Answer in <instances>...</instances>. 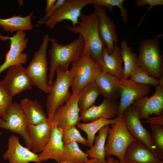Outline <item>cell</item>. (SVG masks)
Returning <instances> with one entry per match:
<instances>
[{"label":"cell","instance_id":"obj_36","mask_svg":"<svg viewBox=\"0 0 163 163\" xmlns=\"http://www.w3.org/2000/svg\"><path fill=\"white\" fill-rule=\"evenodd\" d=\"M66 0H56L53 7L43 18L38 21V23L39 24H45L55 11L64 3Z\"/></svg>","mask_w":163,"mask_h":163},{"label":"cell","instance_id":"obj_5","mask_svg":"<svg viewBox=\"0 0 163 163\" xmlns=\"http://www.w3.org/2000/svg\"><path fill=\"white\" fill-rule=\"evenodd\" d=\"M115 123L111 125L108 133L105 146L106 158L114 155L120 163H126L125 159L126 151L129 145L136 139L128 131L124 121L123 113L117 114Z\"/></svg>","mask_w":163,"mask_h":163},{"label":"cell","instance_id":"obj_11","mask_svg":"<svg viewBox=\"0 0 163 163\" xmlns=\"http://www.w3.org/2000/svg\"><path fill=\"white\" fill-rule=\"evenodd\" d=\"M5 76L0 82L11 97L21 91L30 89L33 83L25 69L21 65L8 67Z\"/></svg>","mask_w":163,"mask_h":163},{"label":"cell","instance_id":"obj_43","mask_svg":"<svg viewBox=\"0 0 163 163\" xmlns=\"http://www.w3.org/2000/svg\"><path fill=\"white\" fill-rule=\"evenodd\" d=\"M160 163H163V161H161V162Z\"/></svg>","mask_w":163,"mask_h":163},{"label":"cell","instance_id":"obj_8","mask_svg":"<svg viewBox=\"0 0 163 163\" xmlns=\"http://www.w3.org/2000/svg\"><path fill=\"white\" fill-rule=\"evenodd\" d=\"M25 117L19 104L13 103L5 115L0 118V128L8 130L21 135L26 147L32 148V143L28 131Z\"/></svg>","mask_w":163,"mask_h":163},{"label":"cell","instance_id":"obj_18","mask_svg":"<svg viewBox=\"0 0 163 163\" xmlns=\"http://www.w3.org/2000/svg\"><path fill=\"white\" fill-rule=\"evenodd\" d=\"M8 145V149L3 154L2 157L4 160H7L8 163H29L30 162L41 163L38 155L21 145L18 137L10 135Z\"/></svg>","mask_w":163,"mask_h":163},{"label":"cell","instance_id":"obj_25","mask_svg":"<svg viewBox=\"0 0 163 163\" xmlns=\"http://www.w3.org/2000/svg\"><path fill=\"white\" fill-rule=\"evenodd\" d=\"M33 14V12H32L23 17L21 15H15L8 18H0V25L4 31L11 33L15 31L30 30L33 28L31 22Z\"/></svg>","mask_w":163,"mask_h":163},{"label":"cell","instance_id":"obj_22","mask_svg":"<svg viewBox=\"0 0 163 163\" xmlns=\"http://www.w3.org/2000/svg\"><path fill=\"white\" fill-rule=\"evenodd\" d=\"M52 122L48 119L36 125L28 126V131L32 143V151L36 154L41 152L50 138Z\"/></svg>","mask_w":163,"mask_h":163},{"label":"cell","instance_id":"obj_27","mask_svg":"<svg viewBox=\"0 0 163 163\" xmlns=\"http://www.w3.org/2000/svg\"><path fill=\"white\" fill-rule=\"evenodd\" d=\"M117 120V117L112 119L101 118L88 123H78L76 125L77 128L87 134L88 146L90 148L94 144L96 133L103 126L114 124Z\"/></svg>","mask_w":163,"mask_h":163},{"label":"cell","instance_id":"obj_23","mask_svg":"<svg viewBox=\"0 0 163 163\" xmlns=\"http://www.w3.org/2000/svg\"><path fill=\"white\" fill-rule=\"evenodd\" d=\"M19 104L25 115L28 126L37 125L48 120L42 106L36 100L24 98L21 100Z\"/></svg>","mask_w":163,"mask_h":163},{"label":"cell","instance_id":"obj_31","mask_svg":"<svg viewBox=\"0 0 163 163\" xmlns=\"http://www.w3.org/2000/svg\"><path fill=\"white\" fill-rule=\"evenodd\" d=\"M129 77V79L132 81L141 84L156 87L160 83V79L151 76L142 67L139 66L132 71Z\"/></svg>","mask_w":163,"mask_h":163},{"label":"cell","instance_id":"obj_15","mask_svg":"<svg viewBox=\"0 0 163 163\" xmlns=\"http://www.w3.org/2000/svg\"><path fill=\"white\" fill-rule=\"evenodd\" d=\"M62 129L58 127L56 122H52L50 139L42 151L38 155L41 163L52 159L59 163L63 161L64 143L62 140Z\"/></svg>","mask_w":163,"mask_h":163},{"label":"cell","instance_id":"obj_6","mask_svg":"<svg viewBox=\"0 0 163 163\" xmlns=\"http://www.w3.org/2000/svg\"><path fill=\"white\" fill-rule=\"evenodd\" d=\"M55 80L50 87L48 94L46 107L48 120L53 121L54 112L59 106L67 102L71 98L72 93L69 89L70 87L72 73L70 69L66 72L57 70Z\"/></svg>","mask_w":163,"mask_h":163},{"label":"cell","instance_id":"obj_40","mask_svg":"<svg viewBox=\"0 0 163 163\" xmlns=\"http://www.w3.org/2000/svg\"><path fill=\"white\" fill-rule=\"evenodd\" d=\"M114 159L113 157H109L107 158L106 163H113Z\"/></svg>","mask_w":163,"mask_h":163},{"label":"cell","instance_id":"obj_33","mask_svg":"<svg viewBox=\"0 0 163 163\" xmlns=\"http://www.w3.org/2000/svg\"><path fill=\"white\" fill-rule=\"evenodd\" d=\"M62 140L64 145L72 142L88 146L87 139L83 137L75 126L66 127L62 129Z\"/></svg>","mask_w":163,"mask_h":163},{"label":"cell","instance_id":"obj_4","mask_svg":"<svg viewBox=\"0 0 163 163\" xmlns=\"http://www.w3.org/2000/svg\"><path fill=\"white\" fill-rule=\"evenodd\" d=\"M71 64L70 87L72 94H77L84 87L95 81L102 71L99 64L88 53H83Z\"/></svg>","mask_w":163,"mask_h":163},{"label":"cell","instance_id":"obj_16","mask_svg":"<svg viewBox=\"0 0 163 163\" xmlns=\"http://www.w3.org/2000/svg\"><path fill=\"white\" fill-rule=\"evenodd\" d=\"M80 111L77 94H72L70 99L64 105H61L56 109L53 121L56 122L58 127L62 129L71 126H75L81 120L79 115Z\"/></svg>","mask_w":163,"mask_h":163},{"label":"cell","instance_id":"obj_17","mask_svg":"<svg viewBox=\"0 0 163 163\" xmlns=\"http://www.w3.org/2000/svg\"><path fill=\"white\" fill-rule=\"evenodd\" d=\"M99 18V30L101 38L109 54L114 49V43H117L119 39L113 21L107 14L105 8L92 4Z\"/></svg>","mask_w":163,"mask_h":163},{"label":"cell","instance_id":"obj_42","mask_svg":"<svg viewBox=\"0 0 163 163\" xmlns=\"http://www.w3.org/2000/svg\"><path fill=\"white\" fill-rule=\"evenodd\" d=\"M59 163H69V162H66V161H62Z\"/></svg>","mask_w":163,"mask_h":163},{"label":"cell","instance_id":"obj_14","mask_svg":"<svg viewBox=\"0 0 163 163\" xmlns=\"http://www.w3.org/2000/svg\"><path fill=\"white\" fill-rule=\"evenodd\" d=\"M123 115L129 133L136 140L145 145L157 156L152 144L151 133L142 125L136 109L132 104L125 110Z\"/></svg>","mask_w":163,"mask_h":163},{"label":"cell","instance_id":"obj_38","mask_svg":"<svg viewBox=\"0 0 163 163\" xmlns=\"http://www.w3.org/2000/svg\"><path fill=\"white\" fill-rule=\"evenodd\" d=\"M56 0H46L45 7V14H46L55 5Z\"/></svg>","mask_w":163,"mask_h":163},{"label":"cell","instance_id":"obj_37","mask_svg":"<svg viewBox=\"0 0 163 163\" xmlns=\"http://www.w3.org/2000/svg\"><path fill=\"white\" fill-rule=\"evenodd\" d=\"M145 122L152 125L163 126V115L150 117L149 116L144 118Z\"/></svg>","mask_w":163,"mask_h":163},{"label":"cell","instance_id":"obj_9","mask_svg":"<svg viewBox=\"0 0 163 163\" xmlns=\"http://www.w3.org/2000/svg\"><path fill=\"white\" fill-rule=\"evenodd\" d=\"M0 39L6 41L9 39L10 48L5 57L4 62L0 66V75L9 66L24 64L28 55L22 52L27 47L28 39L24 31H18L12 37L3 36L0 34Z\"/></svg>","mask_w":163,"mask_h":163},{"label":"cell","instance_id":"obj_7","mask_svg":"<svg viewBox=\"0 0 163 163\" xmlns=\"http://www.w3.org/2000/svg\"><path fill=\"white\" fill-rule=\"evenodd\" d=\"M50 39L48 35H44L38 50L34 53L33 58L26 69L33 85L47 94L50 91L47 79L48 68L46 56Z\"/></svg>","mask_w":163,"mask_h":163},{"label":"cell","instance_id":"obj_35","mask_svg":"<svg viewBox=\"0 0 163 163\" xmlns=\"http://www.w3.org/2000/svg\"><path fill=\"white\" fill-rule=\"evenodd\" d=\"M12 97L0 82V117H3L12 104Z\"/></svg>","mask_w":163,"mask_h":163},{"label":"cell","instance_id":"obj_21","mask_svg":"<svg viewBox=\"0 0 163 163\" xmlns=\"http://www.w3.org/2000/svg\"><path fill=\"white\" fill-rule=\"evenodd\" d=\"M103 65L102 70L120 81L123 79V67L120 48L117 43H114V49L111 54L108 52L105 46L103 48Z\"/></svg>","mask_w":163,"mask_h":163},{"label":"cell","instance_id":"obj_30","mask_svg":"<svg viewBox=\"0 0 163 163\" xmlns=\"http://www.w3.org/2000/svg\"><path fill=\"white\" fill-rule=\"evenodd\" d=\"M63 156V161L70 163H85L89 160L75 142L64 145Z\"/></svg>","mask_w":163,"mask_h":163},{"label":"cell","instance_id":"obj_26","mask_svg":"<svg viewBox=\"0 0 163 163\" xmlns=\"http://www.w3.org/2000/svg\"><path fill=\"white\" fill-rule=\"evenodd\" d=\"M110 128V125H107L102 127L98 131L97 135L94 137L93 146L87 149L85 152L89 158L97 159L102 163H106L105 143Z\"/></svg>","mask_w":163,"mask_h":163},{"label":"cell","instance_id":"obj_39","mask_svg":"<svg viewBox=\"0 0 163 163\" xmlns=\"http://www.w3.org/2000/svg\"><path fill=\"white\" fill-rule=\"evenodd\" d=\"M85 163H102L99 160L94 158H91Z\"/></svg>","mask_w":163,"mask_h":163},{"label":"cell","instance_id":"obj_12","mask_svg":"<svg viewBox=\"0 0 163 163\" xmlns=\"http://www.w3.org/2000/svg\"><path fill=\"white\" fill-rule=\"evenodd\" d=\"M119 89L120 100L117 114H122L135 101L151 92V85L136 83L128 79L120 81Z\"/></svg>","mask_w":163,"mask_h":163},{"label":"cell","instance_id":"obj_34","mask_svg":"<svg viewBox=\"0 0 163 163\" xmlns=\"http://www.w3.org/2000/svg\"><path fill=\"white\" fill-rule=\"evenodd\" d=\"M124 0H92L91 4L96 5L108 8L110 12L113 8L117 6L120 10V15L123 23H126L128 19V10L123 7Z\"/></svg>","mask_w":163,"mask_h":163},{"label":"cell","instance_id":"obj_24","mask_svg":"<svg viewBox=\"0 0 163 163\" xmlns=\"http://www.w3.org/2000/svg\"><path fill=\"white\" fill-rule=\"evenodd\" d=\"M104 98L116 100L120 94V80L102 70L95 81Z\"/></svg>","mask_w":163,"mask_h":163},{"label":"cell","instance_id":"obj_2","mask_svg":"<svg viewBox=\"0 0 163 163\" xmlns=\"http://www.w3.org/2000/svg\"><path fill=\"white\" fill-rule=\"evenodd\" d=\"M50 41L52 45L51 48L49 50L50 62L48 83L50 87L54 82L56 71H67L70 63L78 59L82 55L85 42L80 35L66 45L59 44L55 38H50Z\"/></svg>","mask_w":163,"mask_h":163},{"label":"cell","instance_id":"obj_20","mask_svg":"<svg viewBox=\"0 0 163 163\" xmlns=\"http://www.w3.org/2000/svg\"><path fill=\"white\" fill-rule=\"evenodd\" d=\"M125 159L126 163H160L163 161L145 145L137 140L128 146Z\"/></svg>","mask_w":163,"mask_h":163},{"label":"cell","instance_id":"obj_10","mask_svg":"<svg viewBox=\"0 0 163 163\" xmlns=\"http://www.w3.org/2000/svg\"><path fill=\"white\" fill-rule=\"evenodd\" d=\"M92 0H66L54 12L45 25L51 29L61 21L68 20L74 27L79 23L82 10L85 6L91 4Z\"/></svg>","mask_w":163,"mask_h":163},{"label":"cell","instance_id":"obj_29","mask_svg":"<svg viewBox=\"0 0 163 163\" xmlns=\"http://www.w3.org/2000/svg\"><path fill=\"white\" fill-rule=\"evenodd\" d=\"M121 56L124 64L123 79H128L132 71L138 66L136 54L128 46L126 41L123 39L120 43Z\"/></svg>","mask_w":163,"mask_h":163},{"label":"cell","instance_id":"obj_41","mask_svg":"<svg viewBox=\"0 0 163 163\" xmlns=\"http://www.w3.org/2000/svg\"><path fill=\"white\" fill-rule=\"evenodd\" d=\"M113 163H120V161L117 159H114Z\"/></svg>","mask_w":163,"mask_h":163},{"label":"cell","instance_id":"obj_1","mask_svg":"<svg viewBox=\"0 0 163 163\" xmlns=\"http://www.w3.org/2000/svg\"><path fill=\"white\" fill-rule=\"evenodd\" d=\"M79 23L73 27L66 25L70 31L78 34L85 42L83 53H88L97 62L101 68L103 65V48L105 46L100 37L99 30V18L94 10L85 14L82 12Z\"/></svg>","mask_w":163,"mask_h":163},{"label":"cell","instance_id":"obj_28","mask_svg":"<svg viewBox=\"0 0 163 163\" xmlns=\"http://www.w3.org/2000/svg\"><path fill=\"white\" fill-rule=\"evenodd\" d=\"M100 94V90L95 81L83 88L77 94L81 110L86 109L94 105Z\"/></svg>","mask_w":163,"mask_h":163},{"label":"cell","instance_id":"obj_32","mask_svg":"<svg viewBox=\"0 0 163 163\" xmlns=\"http://www.w3.org/2000/svg\"><path fill=\"white\" fill-rule=\"evenodd\" d=\"M152 144L157 156L163 160V126L151 125Z\"/></svg>","mask_w":163,"mask_h":163},{"label":"cell","instance_id":"obj_19","mask_svg":"<svg viewBox=\"0 0 163 163\" xmlns=\"http://www.w3.org/2000/svg\"><path fill=\"white\" fill-rule=\"evenodd\" d=\"M119 103L116 100L104 98L99 105H93L81 110L80 117L83 123L91 122L101 118L112 119L118 114Z\"/></svg>","mask_w":163,"mask_h":163},{"label":"cell","instance_id":"obj_13","mask_svg":"<svg viewBox=\"0 0 163 163\" xmlns=\"http://www.w3.org/2000/svg\"><path fill=\"white\" fill-rule=\"evenodd\" d=\"M138 112L140 119H142L154 114L163 115V77L158 85L155 87V91L150 97L148 95L135 101L132 104Z\"/></svg>","mask_w":163,"mask_h":163},{"label":"cell","instance_id":"obj_3","mask_svg":"<svg viewBox=\"0 0 163 163\" xmlns=\"http://www.w3.org/2000/svg\"><path fill=\"white\" fill-rule=\"evenodd\" d=\"M163 36L162 34L142 40L137 57L138 66L150 76L158 79L163 77V57L159 46V40Z\"/></svg>","mask_w":163,"mask_h":163}]
</instances>
